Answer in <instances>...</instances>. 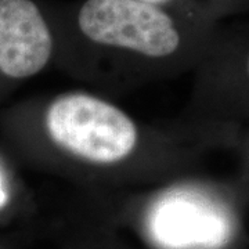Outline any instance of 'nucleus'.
I'll use <instances>...</instances> for the list:
<instances>
[{
	"label": "nucleus",
	"instance_id": "f257e3e1",
	"mask_svg": "<svg viewBox=\"0 0 249 249\" xmlns=\"http://www.w3.org/2000/svg\"><path fill=\"white\" fill-rule=\"evenodd\" d=\"M50 139L62 150L93 163H116L137 145L134 122L111 103L86 93H65L46 114Z\"/></svg>",
	"mask_w": 249,
	"mask_h": 249
},
{
	"label": "nucleus",
	"instance_id": "f03ea898",
	"mask_svg": "<svg viewBox=\"0 0 249 249\" xmlns=\"http://www.w3.org/2000/svg\"><path fill=\"white\" fill-rule=\"evenodd\" d=\"M76 22L91 43L150 58L169 57L181 43L169 13L142 0H86Z\"/></svg>",
	"mask_w": 249,
	"mask_h": 249
},
{
	"label": "nucleus",
	"instance_id": "7ed1b4c3",
	"mask_svg": "<svg viewBox=\"0 0 249 249\" xmlns=\"http://www.w3.org/2000/svg\"><path fill=\"white\" fill-rule=\"evenodd\" d=\"M53 53V36L32 0H0V72L25 79L42 71Z\"/></svg>",
	"mask_w": 249,
	"mask_h": 249
},
{
	"label": "nucleus",
	"instance_id": "20e7f679",
	"mask_svg": "<svg viewBox=\"0 0 249 249\" xmlns=\"http://www.w3.org/2000/svg\"><path fill=\"white\" fill-rule=\"evenodd\" d=\"M154 229L157 238L173 247L213 240L212 220L186 205L168 204L160 208L155 214Z\"/></svg>",
	"mask_w": 249,
	"mask_h": 249
},
{
	"label": "nucleus",
	"instance_id": "39448f33",
	"mask_svg": "<svg viewBox=\"0 0 249 249\" xmlns=\"http://www.w3.org/2000/svg\"><path fill=\"white\" fill-rule=\"evenodd\" d=\"M142 1H145V3H151V4H157V6H165L168 4L170 0H142Z\"/></svg>",
	"mask_w": 249,
	"mask_h": 249
},
{
	"label": "nucleus",
	"instance_id": "423d86ee",
	"mask_svg": "<svg viewBox=\"0 0 249 249\" xmlns=\"http://www.w3.org/2000/svg\"><path fill=\"white\" fill-rule=\"evenodd\" d=\"M4 198H6V194H4V191L1 188V184H0V205L4 202Z\"/></svg>",
	"mask_w": 249,
	"mask_h": 249
},
{
	"label": "nucleus",
	"instance_id": "0eeeda50",
	"mask_svg": "<svg viewBox=\"0 0 249 249\" xmlns=\"http://www.w3.org/2000/svg\"><path fill=\"white\" fill-rule=\"evenodd\" d=\"M248 73H249V58H248Z\"/></svg>",
	"mask_w": 249,
	"mask_h": 249
}]
</instances>
